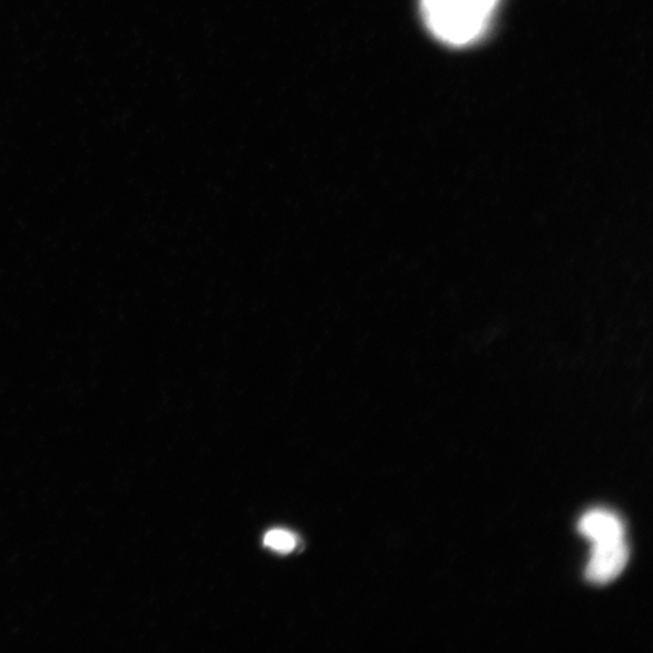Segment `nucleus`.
I'll return each mask as SVG.
<instances>
[{
    "instance_id": "nucleus-1",
    "label": "nucleus",
    "mask_w": 653,
    "mask_h": 653,
    "mask_svg": "<svg viewBox=\"0 0 653 653\" xmlns=\"http://www.w3.org/2000/svg\"><path fill=\"white\" fill-rule=\"evenodd\" d=\"M500 0H421L426 26L439 40L449 46L472 45L483 35L494 17Z\"/></svg>"
},
{
    "instance_id": "nucleus-2",
    "label": "nucleus",
    "mask_w": 653,
    "mask_h": 653,
    "mask_svg": "<svg viewBox=\"0 0 653 653\" xmlns=\"http://www.w3.org/2000/svg\"><path fill=\"white\" fill-rule=\"evenodd\" d=\"M630 561V549L624 539L595 544L587 565L586 578L594 585H607L616 579Z\"/></svg>"
},
{
    "instance_id": "nucleus-3",
    "label": "nucleus",
    "mask_w": 653,
    "mask_h": 653,
    "mask_svg": "<svg viewBox=\"0 0 653 653\" xmlns=\"http://www.w3.org/2000/svg\"><path fill=\"white\" fill-rule=\"evenodd\" d=\"M582 535L595 544H605L624 539L623 523L606 510H591L578 523Z\"/></svg>"
},
{
    "instance_id": "nucleus-4",
    "label": "nucleus",
    "mask_w": 653,
    "mask_h": 653,
    "mask_svg": "<svg viewBox=\"0 0 653 653\" xmlns=\"http://www.w3.org/2000/svg\"><path fill=\"white\" fill-rule=\"evenodd\" d=\"M264 544L282 555H287L295 548L296 542L295 536L290 532L276 529L265 535Z\"/></svg>"
}]
</instances>
